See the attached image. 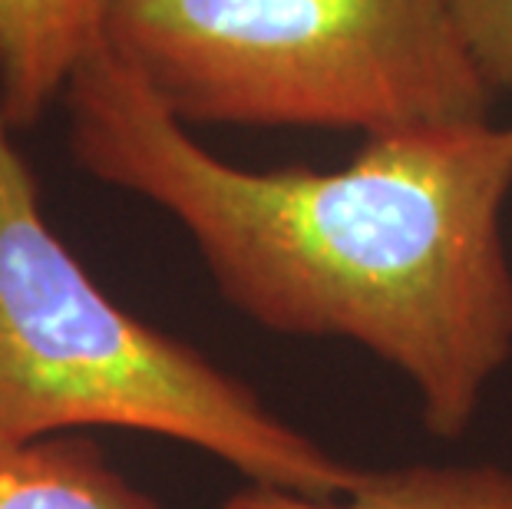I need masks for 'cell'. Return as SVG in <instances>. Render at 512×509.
<instances>
[{"mask_svg":"<svg viewBox=\"0 0 512 509\" xmlns=\"http://www.w3.org/2000/svg\"><path fill=\"white\" fill-rule=\"evenodd\" d=\"M222 509H512V473L496 467H403L361 473L341 496L248 486Z\"/></svg>","mask_w":512,"mask_h":509,"instance_id":"obj_6","label":"cell"},{"mask_svg":"<svg viewBox=\"0 0 512 509\" xmlns=\"http://www.w3.org/2000/svg\"><path fill=\"white\" fill-rule=\"evenodd\" d=\"M103 40L192 123L357 129L489 123L450 0H106Z\"/></svg>","mask_w":512,"mask_h":509,"instance_id":"obj_3","label":"cell"},{"mask_svg":"<svg viewBox=\"0 0 512 509\" xmlns=\"http://www.w3.org/2000/svg\"><path fill=\"white\" fill-rule=\"evenodd\" d=\"M63 103L76 166L169 212L225 301L268 331L361 344L417 387L430 433L463 437L512 357V126L370 136L337 172H252L192 139L106 40Z\"/></svg>","mask_w":512,"mask_h":509,"instance_id":"obj_1","label":"cell"},{"mask_svg":"<svg viewBox=\"0 0 512 509\" xmlns=\"http://www.w3.org/2000/svg\"><path fill=\"white\" fill-rule=\"evenodd\" d=\"M450 14L483 83L512 90V0H450Z\"/></svg>","mask_w":512,"mask_h":509,"instance_id":"obj_7","label":"cell"},{"mask_svg":"<svg viewBox=\"0 0 512 509\" xmlns=\"http://www.w3.org/2000/svg\"><path fill=\"white\" fill-rule=\"evenodd\" d=\"M106 0H0V110L30 129L103 40Z\"/></svg>","mask_w":512,"mask_h":509,"instance_id":"obj_4","label":"cell"},{"mask_svg":"<svg viewBox=\"0 0 512 509\" xmlns=\"http://www.w3.org/2000/svg\"><path fill=\"white\" fill-rule=\"evenodd\" d=\"M0 509H162L129 483L100 447L76 433L47 440L0 437Z\"/></svg>","mask_w":512,"mask_h":509,"instance_id":"obj_5","label":"cell"},{"mask_svg":"<svg viewBox=\"0 0 512 509\" xmlns=\"http://www.w3.org/2000/svg\"><path fill=\"white\" fill-rule=\"evenodd\" d=\"M116 427L225 460L255 486L341 496L361 480L192 344L106 295L50 229L0 110V437Z\"/></svg>","mask_w":512,"mask_h":509,"instance_id":"obj_2","label":"cell"}]
</instances>
